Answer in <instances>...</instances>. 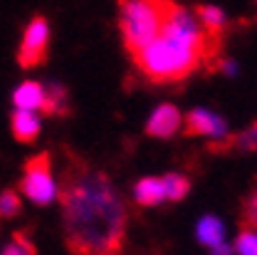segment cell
<instances>
[{"label":"cell","instance_id":"6da1fadb","mask_svg":"<svg viewBox=\"0 0 257 255\" xmlns=\"http://www.w3.org/2000/svg\"><path fill=\"white\" fill-rule=\"evenodd\" d=\"M64 243L74 255H121L126 240V206L109 176L67 151L57 186Z\"/></svg>","mask_w":257,"mask_h":255},{"label":"cell","instance_id":"7a4b0ae2","mask_svg":"<svg viewBox=\"0 0 257 255\" xmlns=\"http://www.w3.org/2000/svg\"><path fill=\"white\" fill-rule=\"evenodd\" d=\"M218 50L220 40L210 37L188 10L176 5L161 35L149 47L134 55V62L151 82L171 84L186 79L200 64L213 67Z\"/></svg>","mask_w":257,"mask_h":255},{"label":"cell","instance_id":"3957f363","mask_svg":"<svg viewBox=\"0 0 257 255\" xmlns=\"http://www.w3.org/2000/svg\"><path fill=\"white\" fill-rule=\"evenodd\" d=\"M176 3L163 0H128L119 5V30L131 55L149 47L168 23Z\"/></svg>","mask_w":257,"mask_h":255},{"label":"cell","instance_id":"277c9868","mask_svg":"<svg viewBox=\"0 0 257 255\" xmlns=\"http://www.w3.org/2000/svg\"><path fill=\"white\" fill-rule=\"evenodd\" d=\"M20 189H23V193L30 198L32 203H37V206H47V203L57 196V186H55V181H52L50 156H47V154L32 156V159L25 163V176H23Z\"/></svg>","mask_w":257,"mask_h":255},{"label":"cell","instance_id":"5b68a950","mask_svg":"<svg viewBox=\"0 0 257 255\" xmlns=\"http://www.w3.org/2000/svg\"><path fill=\"white\" fill-rule=\"evenodd\" d=\"M47 42H50V28L45 18H32L28 30L23 35L18 62L23 67H37L47 55Z\"/></svg>","mask_w":257,"mask_h":255},{"label":"cell","instance_id":"8992f818","mask_svg":"<svg viewBox=\"0 0 257 255\" xmlns=\"http://www.w3.org/2000/svg\"><path fill=\"white\" fill-rule=\"evenodd\" d=\"M178 127H181V112L173 104H161L159 109L151 114L149 124H146V134L168 139V136H173L178 131Z\"/></svg>","mask_w":257,"mask_h":255},{"label":"cell","instance_id":"52a82bcc","mask_svg":"<svg viewBox=\"0 0 257 255\" xmlns=\"http://www.w3.org/2000/svg\"><path fill=\"white\" fill-rule=\"evenodd\" d=\"M225 122L205 109H193L186 117V134H210V136H225Z\"/></svg>","mask_w":257,"mask_h":255},{"label":"cell","instance_id":"ba28073f","mask_svg":"<svg viewBox=\"0 0 257 255\" xmlns=\"http://www.w3.org/2000/svg\"><path fill=\"white\" fill-rule=\"evenodd\" d=\"M13 102L18 107V112H35L45 107V87L37 82H23L15 92H13Z\"/></svg>","mask_w":257,"mask_h":255},{"label":"cell","instance_id":"9c48e42d","mask_svg":"<svg viewBox=\"0 0 257 255\" xmlns=\"http://www.w3.org/2000/svg\"><path fill=\"white\" fill-rule=\"evenodd\" d=\"M10 127H13V136L18 141L28 144V141H35L40 134V119L35 117V112H15Z\"/></svg>","mask_w":257,"mask_h":255},{"label":"cell","instance_id":"30bf717a","mask_svg":"<svg viewBox=\"0 0 257 255\" xmlns=\"http://www.w3.org/2000/svg\"><path fill=\"white\" fill-rule=\"evenodd\" d=\"M134 196L141 206H156L166 198V189H163V179H141L134 189Z\"/></svg>","mask_w":257,"mask_h":255},{"label":"cell","instance_id":"8fae6325","mask_svg":"<svg viewBox=\"0 0 257 255\" xmlns=\"http://www.w3.org/2000/svg\"><path fill=\"white\" fill-rule=\"evenodd\" d=\"M198 20H200V28L208 32L210 37H218L220 40V32L225 28V13L213 8V5H200L198 8Z\"/></svg>","mask_w":257,"mask_h":255},{"label":"cell","instance_id":"7c38bea8","mask_svg":"<svg viewBox=\"0 0 257 255\" xmlns=\"http://www.w3.org/2000/svg\"><path fill=\"white\" fill-rule=\"evenodd\" d=\"M223 225L218 218H203L200 223H198V240L203 243V245H208V248H220L223 245Z\"/></svg>","mask_w":257,"mask_h":255},{"label":"cell","instance_id":"4fadbf2b","mask_svg":"<svg viewBox=\"0 0 257 255\" xmlns=\"http://www.w3.org/2000/svg\"><path fill=\"white\" fill-rule=\"evenodd\" d=\"M64 109H67V92H64L60 84H52V87H47V92H45V107H42V112H45V114H62Z\"/></svg>","mask_w":257,"mask_h":255},{"label":"cell","instance_id":"5bb4252c","mask_svg":"<svg viewBox=\"0 0 257 255\" xmlns=\"http://www.w3.org/2000/svg\"><path fill=\"white\" fill-rule=\"evenodd\" d=\"M163 189H166V198L168 201H181L188 193V179H183L178 174H171V176L163 179Z\"/></svg>","mask_w":257,"mask_h":255},{"label":"cell","instance_id":"9a60e30c","mask_svg":"<svg viewBox=\"0 0 257 255\" xmlns=\"http://www.w3.org/2000/svg\"><path fill=\"white\" fill-rule=\"evenodd\" d=\"M230 146H235V149H240V151H255L257 149V122L247 129L242 136L227 139V149H230Z\"/></svg>","mask_w":257,"mask_h":255},{"label":"cell","instance_id":"2e32d148","mask_svg":"<svg viewBox=\"0 0 257 255\" xmlns=\"http://www.w3.org/2000/svg\"><path fill=\"white\" fill-rule=\"evenodd\" d=\"M20 211V196L15 191H3L0 193V218H10L18 216Z\"/></svg>","mask_w":257,"mask_h":255},{"label":"cell","instance_id":"e0dca14e","mask_svg":"<svg viewBox=\"0 0 257 255\" xmlns=\"http://www.w3.org/2000/svg\"><path fill=\"white\" fill-rule=\"evenodd\" d=\"M3 255H35V248H32V243L23 235V233H18L15 240L3 250Z\"/></svg>","mask_w":257,"mask_h":255},{"label":"cell","instance_id":"ac0fdd59","mask_svg":"<svg viewBox=\"0 0 257 255\" xmlns=\"http://www.w3.org/2000/svg\"><path fill=\"white\" fill-rule=\"evenodd\" d=\"M235 250H237L240 255H257V233H252V230H245V233L237 238Z\"/></svg>","mask_w":257,"mask_h":255},{"label":"cell","instance_id":"d6986e66","mask_svg":"<svg viewBox=\"0 0 257 255\" xmlns=\"http://www.w3.org/2000/svg\"><path fill=\"white\" fill-rule=\"evenodd\" d=\"M242 225L247 228V230H257V193L255 196H250L247 198V203H245V211H242Z\"/></svg>","mask_w":257,"mask_h":255},{"label":"cell","instance_id":"ffe728a7","mask_svg":"<svg viewBox=\"0 0 257 255\" xmlns=\"http://www.w3.org/2000/svg\"><path fill=\"white\" fill-rule=\"evenodd\" d=\"M213 255H232V250H230L227 245H220V248H215V250H213Z\"/></svg>","mask_w":257,"mask_h":255}]
</instances>
